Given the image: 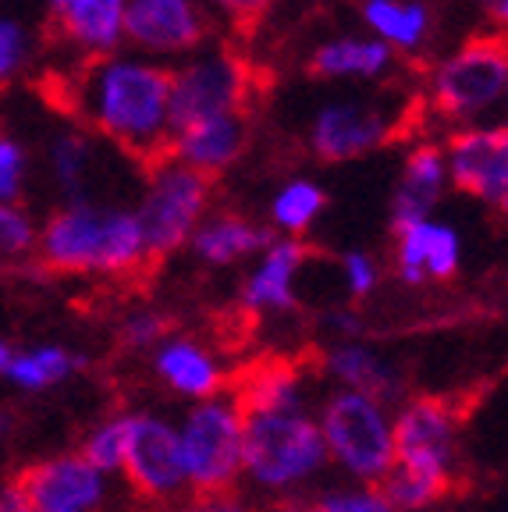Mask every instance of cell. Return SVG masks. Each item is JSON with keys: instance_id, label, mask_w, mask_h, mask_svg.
Listing matches in <instances>:
<instances>
[{"instance_id": "836d02e7", "label": "cell", "mask_w": 508, "mask_h": 512, "mask_svg": "<svg viewBox=\"0 0 508 512\" xmlns=\"http://www.w3.org/2000/svg\"><path fill=\"white\" fill-rule=\"evenodd\" d=\"M29 175L25 150L11 136H0V203H18Z\"/></svg>"}, {"instance_id": "8992f818", "label": "cell", "mask_w": 508, "mask_h": 512, "mask_svg": "<svg viewBox=\"0 0 508 512\" xmlns=\"http://www.w3.org/2000/svg\"><path fill=\"white\" fill-rule=\"evenodd\" d=\"M175 427L189 495L203 498L239 491L242 463H246V413L239 399L224 392L192 402Z\"/></svg>"}, {"instance_id": "44dd1931", "label": "cell", "mask_w": 508, "mask_h": 512, "mask_svg": "<svg viewBox=\"0 0 508 512\" xmlns=\"http://www.w3.org/2000/svg\"><path fill=\"white\" fill-rule=\"evenodd\" d=\"M274 239L270 228L249 221L246 214H235V210H210L203 217L196 232L189 239V253L196 264L210 267V271H228V267L253 264L260 249Z\"/></svg>"}, {"instance_id": "ba28073f", "label": "cell", "mask_w": 508, "mask_h": 512, "mask_svg": "<svg viewBox=\"0 0 508 512\" xmlns=\"http://www.w3.org/2000/svg\"><path fill=\"white\" fill-rule=\"evenodd\" d=\"M210 203H214V178L199 175L171 157L150 164L143 196L132 207L143 228L150 260H164L189 246L192 232L210 214Z\"/></svg>"}, {"instance_id": "b9f144b4", "label": "cell", "mask_w": 508, "mask_h": 512, "mask_svg": "<svg viewBox=\"0 0 508 512\" xmlns=\"http://www.w3.org/2000/svg\"><path fill=\"white\" fill-rule=\"evenodd\" d=\"M64 4H68V0H50V11H54V15H57V11H61Z\"/></svg>"}, {"instance_id": "f1b7e54d", "label": "cell", "mask_w": 508, "mask_h": 512, "mask_svg": "<svg viewBox=\"0 0 508 512\" xmlns=\"http://www.w3.org/2000/svg\"><path fill=\"white\" fill-rule=\"evenodd\" d=\"M128 424H132V413L125 409H114V413L100 416L79 441V452L89 466H96L100 473L114 477L121 473V463H125V448H128Z\"/></svg>"}, {"instance_id": "8fae6325", "label": "cell", "mask_w": 508, "mask_h": 512, "mask_svg": "<svg viewBox=\"0 0 508 512\" xmlns=\"http://www.w3.org/2000/svg\"><path fill=\"white\" fill-rule=\"evenodd\" d=\"M398 132V118L381 100L366 96H338L313 111L310 118V150L327 164H342L374 153Z\"/></svg>"}, {"instance_id": "f35d334b", "label": "cell", "mask_w": 508, "mask_h": 512, "mask_svg": "<svg viewBox=\"0 0 508 512\" xmlns=\"http://www.w3.org/2000/svg\"><path fill=\"white\" fill-rule=\"evenodd\" d=\"M473 4L491 18L494 29H498V36H505L508 40V0H473Z\"/></svg>"}, {"instance_id": "83f0119b", "label": "cell", "mask_w": 508, "mask_h": 512, "mask_svg": "<svg viewBox=\"0 0 508 512\" xmlns=\"http://www.w3.org/2000/svg\"><path fill=\"white\" fill-rule=\"evenodd\" d=\"M96 157V136L93 132H61V136L50 139V171H54L57 185L68 192V203L86 200V178L93 171Z\"/></svg>"}, {"instance_id": "d4e9b609", "label": "cell", "mask_w": 508, "mask_h": 512, "mask_svg": "<svg viewBox=\"0 0 508 512\" xmlns=\"http://www.w3.org/2000/svg\"><path fill=\"white\" fill-rule=\"evenodd\" d=\"M359 18L370 36L395 54H416L434 32V11L427 0H359Z\"/></svg>"}, {"instance_id": "74e56055", "label": "cell", "mask_w": 508, "mask_h": 512, "mask_svg": "<svg viewBox=\"0 0 508 512\" xmlns=\"http://www.w3.org/2000/svg\"><path fill=\"white\" fill-rule=\"evenodd\" d=\"M270 4H274V0H217L214 11L235 18V22H253V18H260L263 11L270 8Z\"/></svg>"}, {"instance_id": "8d00e7d4", "label": "cell", "mask_w": 508, "mask_h": 512, "mask_svg": "<svg viewBox=\"0 0 508 512\" xmlns=\"http://www.w3.org/2000/svg\"><path fill=\"white\" fill-rule=\"evenodd\" d=\"M324 328L331 342H345V338H363V317L356 310H331L324 317Z\"/></svg>"}, {"instance_id": "4fadbf2b", "label": "cell", "mask_w": 508, "mask_h": 512, "mask_svg": "<svg viewBox=\"0 0 508 512\" xmlns=\"http://www.w3.org/2000/svg\"><path fill=\"white\" fill-rule=\"evenodd\" d=\"M210 40V8L199 0H128L125 43L150 57L196 54Z\"/></svg>"}, {"instance_id": "f546056e", "label": "cell", "mask_w": 508, "mask_h": 512, "mask_svg": "<svg viewBox=\"0 0 508 512\" xmlns=\"http://www.w3.org/2000/svg\"><path fill=\"white\" fill-rule=\"evenodd\" d=\"M40 224L22 203H0V267H15L36 260Z\"/></svg>"}, {"instance_id": "d590c367", "label": "cell", "mask_w": 508, "mask_h": 512, "mask_svg": "<svg viewBox=\"0 0 508 512\" xmlns=\"http://www.w3.org/2000/svg\"><path fill=\"white\" fill-rule=\"evenodd\" d=\"M189 512H260L249 498H242L239 491H221V495H203L192 498Z\"/></svg>"}, {"instance_id": "9c48e42d", "label": "cell", "mask_w": 508, "mask_h": 512, "mask_svg": "<svg viewBox=\"0 0 508 512\" xmlns=\"http://www.w3.org/2000/svg\"><path fill=\"white\" fill-rule=\"evenodd\" d=\"M253 64L231 47H203L171 68V128L246 114L253 96Z\"/></svg>"}, {"instance_id": "e575fe53", "label": "cell", "mask_w": 508, "mask_h": 512, "mask_svg": "<svg viewBox=\"0 0 508 512\" xmlns=\"http://www.w3.org/2000/svg\"><path fill=\"white\" fill-rule=\"evenodd\" d=\"M25 50H29V40H25V29L15 22V18L0 15V89L8 86L11 75L22 68Z\"/></svg>"}, {"instance_id": "7402d4cb", "label": "cell", "mask_w": 508, "mask_h": 512, "mask_svg": "<svg viewBox=\"0 0 508 512\" xmlns=\"http://www.w3.org/2000/svg\"><path fill=\"white\" fill-rule=\"evenodd\" d=\"M398 54L391 47H384L374 36H331V40L317 43L310 50V75L324 82H342V79H359V82H381L395 72Z\"/></svg>"}, {"instance_id": "3957f363", "label": "cell", "mask_w": 508, "mask_h": 512, "mask_svg": "<svg viewBox=\"0 0 508 512\" xmlns=\"http://www.w3.org/2000/svg\"><path fill=\"white\" fill-rule=\"evenodd\" d=\"M459 477V409L448 399L413 395L395 406V466L384 495L395 512H423L455 488Z\"/></svg>"}, {"instance_id": "e0dca14e", "label": "cell", "mask_w": 508, "mask_h": 512, "mask_svg": "<svg viewBox=\"0 0 508 512\" xmlns=\"http://www.w3.org/2000/svg\"><path fill=\"white\" fill-rule=\"evenodd\" d=\"M150 370L167 392L185 399L189 406L224 395V384H228V367L221 356L207 342L175 335V331L150 352Z\"/></svg>"}, {"instance_id": "7a4b0ae2", "label": "cell", "mask_w": 508, "mask_h": 512, "mask_svg": "<svg viewBox=\"0 0 508 512\" xmlns=\"http://www.w3.org/2000/svg\"><path fill=\"white\" fill-rule=\"evenodd\" d=\"M36 264L68 278H132L150 267V249L132 207L79 200L40 224Z\"/></svg>"}, {"instance_id": "2e32d148", "label": "cell", "mask_w": 508, "mask_h": 512, "mask_svg": "<svg viewBox=\"0 0 508 512\" xmlns=\"http://www.w3.org/2000/svg\"><path fill=\"white\" fill-rule=\"evenodd\" d=\"M391 267H395V278L409 288L452 281L462 267V235L437 217L409 224L395 232Z\"/></svg>"}, {"instance_id": "4dcf8cb0", "label": "cell", "mask_w": 508, "mask_h": 512, "mask_svg": "<svg viewBox=\"0 0 508 512\" xmlns=\"http://www.w3.org/2000/svg\"><path fill=\"white\" fill-rule=\"evenodd\" d=\"M317 512H395L381 484H334L313 495Z\"/></svg>"}, {"instance_id": "ffe728a7", "label": "cell", "mask_w": 508, "mask_h": 512, "mask_svg": "<svg viewBox=\"0 0 508 512\" xmlns=\"http://www.w3.org/2000/svg\"><path fill=\"white\" fill-rule=\"evenodd\" d=\"M448 160L441 143H416L405 153L402 175H398L395 196H391V232H402L409 224L434 217L448 189Z\"/></svg>"}, {"instance_id": "d6a6232c", "label": "cell", "mask_w": 508, "mask_h": 512, "mask_svg": "<svg viewBox=\"0 0 508 512\" xmlns=\"http://www.w3.org/2000/svg\"><path fill=\"white\" fill-rule=\"evenodd\" d=\"M342 285L349 292V299H370L381 288V278H384V267L374 253H366V249H349L342 256Z\"/></svg>"}, {"instance_id": "52a82bcc", "label": "cell", "mask_w": 508, "mask_h": 512, "mask_svg": "<svg viewBox=\"0 0 508 512\" xmlns=\"http://www.w3.org/2000/svg\"><path fill=\"white\" fill-rule=\"evenodd\" d=\"M508 100V40L473 36L434 64L427 79V104L455 128L480 125L484 114Z\"/></svg>"}, {"instance_id": "1f68e13d", "label": "cell", "mask_w": 508, "mask_h": 512, "mask_svg": "<svg viewBox=\"0 0 508 512\" xmlns=\"http://www.w3.org/2000/svg\"><path fill=\"white\" fill-rule=\"evenodd\" d=\"M167 335H171V320L157 306L125 313L118 324V345L125 352H153Z\"/></svg>"}, {"instance_id": "4316f807", "label": "cell", "mask_w": 508, "mask_h": 512, "mask_svg": "<svg viewBox=\"0 0 508 512\" xmlns=\"http://www.w3.org/2000/svg\"><path fill=\"white\" fill-rule=\"evenodd\" d=\"M327 207V192L313 178H288L285 185H278V192L270 196V232L281 239H302L313 224L320 221Z\"/></svg>"}, {"instance_id": "6da1fadb", "label": "cell", "mask_w": 508, "mask_h": 512, "mask_svg": "<svg viewBox=\"0 0 508 512\" xmlns=\"http://www.w3.org/2000/svg\"><path fill=\"white\" fill-rule=\"evenodd\" d=\"M64 104L93 136L111 139L146 168L171 146V68L150 57H89L64 86Z\"/></svg>"}, {"instance_id": "ee69618b", "label": "cell", "mask_w": 508, "mask_h": 512, "mask_svg": "<svg viewBox=\"0 0 508 512\" xmlns=\"http://www.w3.org/2000/svg\"><path fill=\"white\" fill-rule=\"evenodd\" d=\"M22 512H54V509H32V505H25Z\"/></svg>"}, {"instance_id": "ac0fdd59", "label": "cell", "mask_w": 508, "mask_h": 512, "mask_svg": "<svg viewBox=\"0 0 508 512\" xmlns=\"http://www.w3.org/2000/svg\"><path fill=\"white\" fill-rule=\"evenodd\" d=\"M320 374L338 392H359L370 399L391 402V406L402 395V370L377 345L363 342V338H345V342L327 345L320 352Z\"/></svg>"}, {"instance_id": "d6986e66", "label": "cell", "mask_w": 508, "mask_h": 512, "mask_svg": "<svg viewBox=\"0 0 508 512\" xmlns=\"http://www.w3.org/2000/svg\"><path fill=\"white\" fill-rule=\"evenodd\" d=\"M249 146V118L246 114H221V118L196 121V125L178 128L167 146V157L199 171V175L217 178L239 164Z\"/></svg>"}, {"instance_id": "cb8c5ba5", "label": "cell", "mask_w": 508, "mask_h": 512, "mask_svg": "<svg viewBox=\"0 0 508 512\" xmlns=\"http://www.w3.org/2000/svg\"><path fill=\"white\" fill-rule=\"evenodd\" d=\"M128 0H68L54 15L68 43L89 57H107L125 43Z\"/></svg>"}, {"instance_id": "7bdbcfd3", "label": "cell", "mask_w": 508, "mask_h": 512, "mask_svg": "<svg viewBox=\"0 0 508 512\" xmlns=\"http://www.w3.org/2000/svg\"><path fill=\"white\" fill-rule=\"evenodd\" d=\"M498 210H501V217H505V221H508V196H505V200L498 203Z\"/></svg>"}, {"instance_id": "60d3db41", "label": "cell", "mask_w": 508, "mask_h": 512, "mask_svg": "<svg viewBox=\"0 0 508 512\" xmlns=\"http://www.w3.org/2000/svg\"><path fill=\"white\" fill-rule=\"evenodd\" d=\"M11 356H15V349H11V345L4 342V338H0V377H4V370H8Z\"/></svg>"}, {"instance_id": "5b68a950", "label": "cell", "mask_w": 508, "mask_h": 512, "mask_svg": "<svg viewBox=\"0 0 508 512\" xmlns=\"http://www.w3.org/2000/svg\"><path fill=\"white\" fill-rule=\"evenodd\" d=\"M327 463L352 484H384L395 466V406L359 392H331L317 409Z\"/></svg>"}, {"instance_id": "277c9868", "label": "cell", "mask_w": 508, "mask_h": 512, "mask_svg": "<svg viewBox=\"0 0 508 512\" xmlns=\"http://www.w3.org/2000/svg\"><path fill=\"white\" fill-rule=\"evenodd\" d=\"M327 448L320 438L317 413H246V463L242 480L256 495L281 502L302 498V491L327 473Z\"/></svg>"}, {"instance_id": "9a60e30c", "label": "cell", "mask_w": 508, "mask_h": 512, "mask_svg": "<svg viewBox=\"0 0 508 512\" xmlns=\"http://www.w3.org/2000/svg\"><path fill=\"white\" fill-rule=\"evenodd\" d=\"M310 260L302 239H274L260 249L239 285V303L253 317H285L299 306V278Z\"/></svg>"}, {"instance_id": "ab89813d", "label": "cell", "mask_w": 508, "mask_h": 512, "mask_svg": "<svg viewBox=\"0 0 508 512\" xmlns=\"http://www.w3.org/2000/svg\"><path fill=\"white\" fill-rule=\"evenodd\" d=\"M260 512H317V505H313V498H281V502L263 505Z\"/></svg>"}, {"instance_id": "484cf974", "label": "cell", "mask_w": 508, "mask_h": 512, "mask_svg": "<svg viewBox=\"0 0 508 512\" xmlns=\"http://www.w3.org/2000/svg\"><path fill=\"white\" fill-rule=\"evenodd\" d=\"M82 370H86L82 352L68 349V345H32V349H18L11 356L4 381L25 395H40L57 384H68Z\"/></svg>"}, {"instance_id": "603a6c76", "label": "cell", "mask_w": 508, "mask_h": 512, "mask_svg": "<svg viewBox=\"0 0 508 512\" xmlns=\"http://www.w3.org/2000/svg\"><path fill=\"white\" fill-rule=\"evenodd\" d=\"M242 413H292V409H310V374L299 363L270 360L256 363L239 377L235 388Z\"/></svg>"}, {"instance_id": "30bf717a", "label": "cell", "mask_w": 508, "mask_h": 512, "mask_svg": "<svg viewBox=\"0 0 508 512\" xmlns=\"http://www.w3.org/2000/svg\"><path fill=\"white\" fill-rule=\"evenodd\" d=\"M121 473H125L128 491L143 502L175 505L189 498L175 420H167L164 413H150V409L132 413Z\"/></svg>"}, {"instance_id": "5bb4252c", "label": "cell", "mask_w": 508, "mask_h": 512, "mask_svg": "<svg viewBox=\"0 0 508 512\" xmlns=\"http://www.w3.org/2000/svg\"><path fill=\"white\" fill-rule=\"evenodd\" d=\"M448 182L473 200L498 207L508 196V125L452 128L445 143Z\"/></svg>"}, {"instance_id": "f6af8a7d", "label": "cell", "mask_w": 508, "mask_h": 512, "mask_svg": "<svg viewBox=\"0 0 508 512\" xmlns=\"http://www.w3.org/2000/svg\"><path fill=\"white\" fill-rule=\"evenodd\" d=\"M203 4H207V8H214V4H217V0H203Z\"/></svg>"}, {"instance_id": "7c38bea8", "label": "cell", "mask_w": 508, "mask_h": 512, "mask_svg": "<svg viewBox=\"0 0 508 512\" xmlns=\"http://www.w3.org/2000/svg\"><path fill=\"white\" fill-rule=\"evenodd\" d=\"M32 509L54 512H100L111 498V477L89 466L79 452L36 459L11 477Z\"/></svg>"}]
</instances>
